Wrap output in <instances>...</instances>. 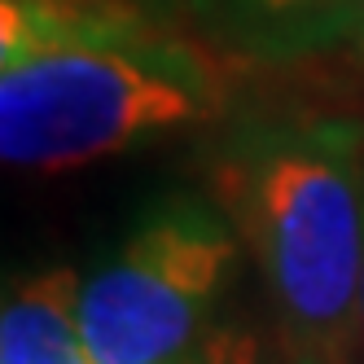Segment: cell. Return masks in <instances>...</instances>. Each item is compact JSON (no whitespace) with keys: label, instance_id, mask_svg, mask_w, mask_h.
<instances>
[{"label":"cell","instance_id":"1","mask_svg":"<svg viewBox=\"0 0 364 364\" xmlns=\"http://www.w3.org/2000/svg\"><path fill=\"white\" fill-rule=\"evenodd\" d=\"M224 106V66L127 5H0V149L14 167L70 171L206 123Z\"/></svg>","mask_w":364,"mask_h":364},{"label":"cell","instance_id":"2","mask_svg":"<svg viewBox=\"0 0 364 364\" xmlns=\"http://www.w3.org/2000/svg\"><path fill=\"white\" fill-rule=\"evenodd\" d=\"M215 189L264 272L290 355L347 364L364 268L360 132L343 119L255 127L224 149Z\"/></svg>","mask_w":364,"mask_h":364},{"label":"cell","instance_id":"3","mask_svg":"<svg viewBox=\"0 0 364 364\" xmlns=\"http://www.w3.org/2000/svg\"><path fill=\"white\" fill-rule=\"evenodd\" d=\"M237 237L202 202H163L80 281V329L97 364H176L211 311Z\"/></svg>","mask_w":364,"mask_h":364},{"label":"cell","instance_id":"4","mask_svg":"<svg viewBox=\"0 0 364 364\" xmlns=\"http://www.w3.org/2000/svg\"><path fill=\"white\" fill-rule=\"evenodd\" d=\"M193 9L232 53L290 62L347 40L364 0H193Z\"/></svg>","mask_w":364,"mask_h":364},{"label":"cell","instance_id":"5","mask_svg":"<svg viewBox=\"0 0 364 364\" xmlns=\"http://www.w3.org/2000/svg\"><path fill=\"white\" fill-rule=\"evenodd\" d=\"M0 364H97L80 329V277L48 268L14 285L0 316Z\"/></svg>","mask_w":364,"mask_h":364},{"label":"cell","instance_id":"6","mask_svg":"<svg viewBox=\"0 0 364 364\" xmlns=\"http://www.w3.org/2000/svg\"><path fill=\"white\" fill-rule=\"evenodd\" d=\"M176 364H259V347L242 329H215L211 338L193 343Z\"/></svg>","mask_w":364,"mask_h":364},{"label":"cell","instance_id":"7","mask_svg":"<svg viewBox=\"0 0 364 364\" xmlns=\"http://www.w3.org/2000/svg\"><path fill=\"white\" fill-rule=\"evenodd\" d=\"M285 364H333V360H316V355H290Z\"/></svg>","mask_w":364,"mask_h":364},{"label":"cell","instance_id":"8","mask_svg":"<svg viewBox=\"0 0 364 364\" xmlns=\"http://www.w3.org/2000/svg\"><path fill=\"white\" fill-rule=\"evenodd\" d=\"M360 338H364V268H360Z\"/></svg>","mask_w":364,"mask_h":364},{"label":"cell","instance_id":"9","mask_svg":"<svg viewBox=\"0 0 364 364\" xmlns=\"http://www.w3.org/2000/svg\"><path fill=\"white\" fill-rule=\"evenodd\" d=\"M360 40H364V9H360Z\"/></svg>","mask_w":364,"mask_h":364}]
</instances>
